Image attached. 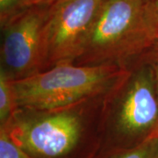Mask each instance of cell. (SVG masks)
<instances>
[{"label":"cell","mask_w":158,"mask_h":158,"mask_svg":"<svg viewBox=\"0 0 158 158\" xmlns=\"http://www.w3.org/2000/svg\"><path fill=\"white\" fill-rule=\"evenodd\" d=\"M157 43L156 0H104L74 64L127 69Z\"/></svg>","instance_id":"obj_1"},{"label":"cell","mask_w":158,"mask_h":158,"mask_svg":"<svg viewBox=\"0 0 158 158\" xmlns=\"http://www.w3.org/2000/svg\"><path fill=\"white\" fill-rule=\"evenodd\" d=\"M18 108L5 126L11 138L34 158H93L100 137L92 135L81 111Z\"/></svg>","instance_id":"obj_2"},{"label":"cell","mask_w":158,"mask_h":158,"mask_svg":"<svg viewBox=\"0 0 158 158\" xmlns=\"http://www.w3.org/2000/svg\"><path fill=\"white\" fill-rule=\"evenodd\" d=\"M103 1L57 0L51 4L43 29L42 71L78 59Z\"/></svg>","instance_id":"obj_5"},{"label":"cell","mask_w":158,"mask_h":158,"mask_svg":"<svg viewBox=\"0 0 158 158\" xmlns=\"http://www.w3.org/2000/svg\"><path fill=\"white\" fill-rule=\"evenodd\" d=\"M57 0H29L32 6H38V5H51L55 3Z\"/></svg>","instance_id":"obj_12"},{"label":"cell","mask_w":158,"mask_h":158,"mask_svg":"<svg viewBox=\"0 0 158 158\" xmlns=\"http://www.w3.org/2000/svg\"><path fill=\"white\" fill-rule=\"evenodd\" d=\"M0 158L34 157L11 139L5 127H0Z\"/></svg>","instance_id":"obj_9"},{"label":"cell","mask_w":158,"mask_h":158,"mask_svg":"<svg viewBox=\"0 0 158 158\" xmlns=\"http://www.w3.org/2000/svg\"><path fill=\"white\" fill-rule=\"evenodd\" d=\"M156 1H157V2H158V0H156Z\"/></svg>","instance_id":"obj_14"},{"label":"cell","mask_w":158,"mask_h":158,"mask_svg":"<svg viewBox=\"0 0 158 158\" xmlns=\"http://www.w3.org/2000/svg\"><path fill=\"white\" fill-rule=\"evenodd\" d=\"M32 5L29 0H0V24L5 25L12 18L21 13Z\"/></svg>","instance_id":"obj_10"},{"label":"cell","mask_w":158,"mask_h":158,"mask_svg":"<svg viewBox=\"0 0 158 158\" xmlns=\"http://www.w3.org/2000/svg\"><path fill=\"white\" fill-rule=\"evenodd\" d=\"M128 71L116 65L63 63L11 85L18 108L57 110L111 93Z\"/></svg>","instance_id":"obj_3"},{"label":"cell","mask_w":158,"mask_h":158,"mask_svg":"<svg viewBox=\"0 0 158 158\" xmlns=\"http://www.w3.org/2000/svg\"><path fill=\"white\" fill-rule=\"evenodd\" d=\"M156 3H157V11H158V2L157 1H156Z\"/></svg>","instance_id":"obj_13"},{"label":"cell","mask_w":158,"mask_h":158,"mask_svg":"<svg viewBox=\"0 0 158 158\" xmlns=\"http://www.w3.org/2000/svg\"><path fill=\"white\" fill-rule=\"evenodd\" d=\"M114 92L113 107L101 131L98 153L136 147L158 135L157 85L148 57H141Z\"/></svg>","instance_id":"obj_4"},{"label":"cell","mask_w":158,"mask_h":158,"mask_svg":"<svg viewBox=\"0 0 158 158\" xmlns=\"http://www.w3.org/2000/svg\"><path fill=\"white\" fill-rule=\"evenodd\" d=\"M17 109L11 80L0 70V127L10 120Z\"/></svg>","instance_id":"obj_8"},{"label":"cell","mask_w":158,"mask_h":158,"mask_svg":"<svg viewBox=\"0 0 158 158\" xmlns=\"http://www.w3.org/2000/svg\"><path fill=\"white\" fill-rule=\"evenodd\" d=\"M149 53L150 54L148 57L151 62L154 71H155V76H156V85H157L158 90V43L153 48L152 50Z\"/></svg>","instance_id":"obj_11"},{"label":"cell","mask_w":158,"mask_h":158,"mask_svg":"<svg viewBox=\"0 0 158 158\" xmlns=\"http://www.w3.org/2000/svg\"><path fill=\"white\" fill-rule=\"evenodd\" d=\"M93 158H158V135L136 147L103 151Z\"/></svg>","instance_id":"obj_7"},{"label":"cell","mask_w":158,"mask_h":158,"mask_svg":"<svg viewBox=\"0 0 158 158\" xmlns=\"http://www.w3.org/2000/svg\"><path fill=\"white\" fill-rule=\"evenodd\" d=\"M50 5L32 6L1 26V69L11 79L42 71V40Z\"/></svg>","instance_id":"obj_6"}]
</instances>
